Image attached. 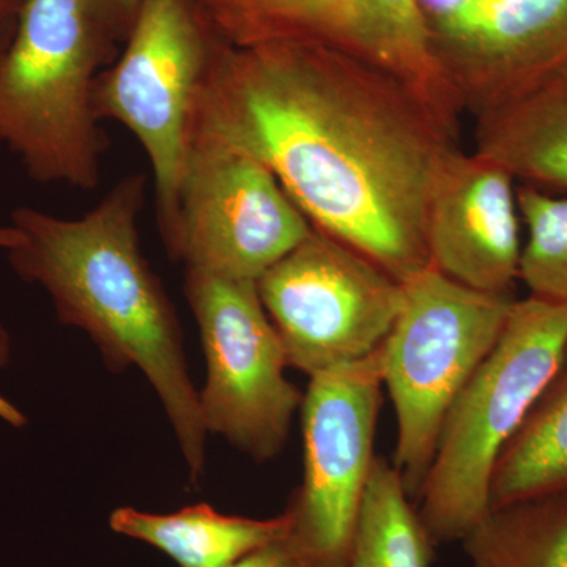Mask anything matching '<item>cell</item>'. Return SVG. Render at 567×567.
Listing matches in <instances>:
<instances>
[{
	"label": "cell",
	"mask_w": 567,
	"mask_h": 567,
	"mask_svg": "<svg viewBox=\"0 0 567 567\" xmlns=\"http://www.w3.org/2000/svg\"><path fill=\"white\" fill-rule=\"evenodd\" d=\"M216 40L233 47L316 44L385 71L454 134L465 114L436 62L420 0H192Z\"/></svg>",
	"instance_id": "52a82bcc"
},
{
	"label": "cell",
	"mask_w": 567,
	"mask_h": 567,
	"mask_svg": "<svg viewBox=\"0 0 567 567\" xmlns=\"http://www.w3.org/2000/svg\"><path fill=\"white\" fill-rule=\"evenodd\" d=\"M125 39L107 0H25L0 61V145L33 181L102 182L110 140L93 91Z\"/></svg>",
	"instance_id": "3957f363"
},
{
	"label": "cell",
	"mask_w": 567,
	"mask_h": 567,
	"mask_svg": "<svg viewBox=\"0 0 567 567\" xmlns=\"http://www.w3.org/2000/svg\"><path fill=\"white\" fill-rule=\"evenodd\" d=\"M257 290L290 368L309 377L377 352L402 300V281L316 227L260 276Z\"/></svg>",
	"instance_id": "9c48e42d"
},
{
	"label": "cell",
	"mask_w": 567,
	"mask_h": 567,
	"mask_svg": "<svg viewBox=\"0 0 567 567\" xmlns=\"http://www.w3.org/2000/svg\"><path fill=\"white\" fill-rule=\"evenodd\" d=\"M25 0H0V61L9 50Z\"/></svg>",
	"instance_id": "44dd1931"
},
{
	"label": "cell",
	"mask_w": 567,
	"mask_h": 567,
	"mask_svg": "<svg viewBox=\"0 0 567 567\" xmlns=\"http://www.w3.org/2000/svg\"><path fill=\"white\" fill-rule=\"evenodd\" d=\"M402 477L377 456L342 567H431L435 544Z\"/></svg>",
	"instance_id": "e0dca14e"
},
{
	"label": "cell",
	"mask_w": 567,
	"mask_h": 567,
	"mask_svg": "<svg viewBox=\"0 0 567 567\" xmlns=\"http://www.w3.org/2000/svg\"><path fill=\"white\" fill-rule=\"evenodd\" d=\"M259 159L312 227L406 281L458 136L385 71L316 44L216 40L193 134Z\"/></svg>",
	"instance_id": "6da1fadb"
},
{
	"label": "cell",
	"mask_w": 567,
	"mask_h": 567,
	"mask_svg": "<svg viewBox=\"0 0 567 567\" xmlns=\"http://www.w3.org/2000/svg\"><path fill=\"white\" fill-rule=\"evenodd\" d=\"M540 498L567 499V344L550 382L499 454L491 511Z\"/></svg>",
	"instance_id": "2e32d148"
},
{
	"label": "cell",
	"mask_w": 567,
	"mask_h": 567,
	"mask_svg": "<svg viewBox=\"0 0 567 567\" xmlns=\"http://www.w3.org/2000/svg\"><path fill=\"white\" fill-rule=\"evenodd\" d=\"M21 234L14 226H0V249L10 251L14 246L20 245Z\"/></svg>",
	"instance_id": "cb8c5ba5"
},
{
	"label": "cell",
	"mask_w": 567,
	"mask_h": 567,
	"mask_svg": "<svg viewBox=\"0 0 567 567\" xmlns=\"http://www.w3.org/2000/svg\"><path fill=\"white\" fill-rule=\"evenodd\" d=\"M473 121V152L517 185L567 192V63Z\"/></svg>",
	"instance_id": "5bb4252c"
},
{
	"label": "cell",
	"mask_w": 567,
	"mask_h": 567,
	"mask_svg": "<svg viewBox=\"0 0 567 567\" xmlns=\"http://www.w3.org/2000/svg\"><path fill=\"white\" fill-rule=\"evenodd\" d=\"M112 532L158 548L181 567H227L289 536L292 516L248 518L226 516L207 503L173 514L118 507L111 514Z\"/></svg>",
	"instance_id": "9a60e30c"
},
{
	"label": "cell",
	"mask_w": 567,
	"mask_h": 567,
	"mask_svg": "<svg viewBox=\"0 0 567 567\" xmlns=\"http://www.w3.org/2000/svg\"><path fill=\"white\" fill-rule=\"evenodd\" d=\"M461 543L472 567H567V499L492 509Z\"/></svg>",
	"instance_id": "ac0fdd59"
},
{
	"label": "cell",
	"mask_w": 567,
	"mask_h": 567,
	"mask_svg": "<svg viewBox=\"0 0 567 567\" xmlns=\"http://www.w3.org/2000/svg\"><path fill=\"white\" fill-rule=\"evenodd\" d=\"M517 182L462 148L447 158L425 213L429 264L470 289L514 295L520 276Z\"/></svg>",
	"instance_id": "4fadbf2b"
},
{
	"label": "cell",
	"mask_w": 567,
	"mask_h": 567,
	"mask_svg": "<svg viewBox=\"0 0 567 567\" xmlns=\"http://www.w3.org/2000/svg\"><path fill=\"white\" fill-rule=\"evenodd\" d=\"M567 344V301H514L498 341L447 410L417 496L435 546L462 540L491 513L499 454L557 371Z\"/></svg>",
	"instance_id": "277c9868"
},
{
	"label": "cell",
	"mask_w": 567,
	"mask_h": 567,
	"mask_svg": "<svg viewBox=\"0 0 567 567\" xmlns=\"http://www.w3.org/2000/svg\"><path fill=\"white\" fill-rule=\"evenodd\" d=\"M301 402L303 483L287 511L301 567H342L374 464L383 402L380 349L357 363L309 377Z\"/></svg>",
	"instance_id": "8fae6325"
},
{
	"label": "cell",
	"mask_w": 567,
	"mask_h": 567,
	"mask_svg": "<svg viewBox=\"0 0 567 567\" xmlns=\"http://www.w3.org/2000/svg\"><path fill=\"white\" fill-rule=\"evenodd\" d=\"M185 295L207 358L199 393L205 429L260 464L271 461L305 394L287 380L286 349L257 282L186 270Z\"/></svg>",
	"instance_id": "ba28073f"
},
{
	"label": "cell",
	"mask_w": 567,
	"mask_h": 567,
	"mask_svg": "<svg viewBox=\"0 0 567 567\" xmlns=\"http://www.w3.org/2000/svg\"><path fill=\"white\" fill-rule=\"evenodd\" d=\"M11 354V339L6 324L0 322V369L9 364ZM0 417L14 427H22L25 424V416L7 399L0 395Z\"/></svg>",
	"instance_id": "7402d4cb"
},
{
	"label": "cell",
	"mask_w": 567,
	"mask_h": 567,
	"mask_svg": "<svg viewBox=\"0 0 567 567\" xmlns=\"http://www.w3.org/2000/svg\"><path fill=\"white\" fill-rule=\"evenodd\" d=\"M427 22L436 62L472 117L567 63V0H458Z\"/></svg>",
	"instance_id": "7c38bea8"
},
{
	"label": "cell",
	"mask_w": 567,
	"mask_h": 567,
	"mask_svg": "<svg viewBox=\"0 0 567 567\" xmlns=\"http://www.w3.org/2000/svg\"><path fill=\"white\" fill-rule=\"evenodd\" d=\"M227 567H301L300 559L289 543V536L252 551L248 557L238 559Z\"/></svg>",
	"instance_id": "ffe728a7"
},
{
	"label": "cell",
	"mask_w": 567,
	"mask_h": 567,
	"mask_svg": "<svg viewBox=\"0 0 567 567\" xmlns=\"http://www.w3.org/2000/svg\"><path fill=\"white\" fill-rule=\"evenodd\" d=\"M514 301V295L470 289L431 265L402 282L401 306L380 354L398 420L393 465L413 502L447 410L494 349Z\"/></svg>",
	"instance_id": "5b68a950"
},
{
	"label": "cell",
	"mask_w": 567,
	"mask_h": 567,
	"mask_svg": "<svg viewBox=\"0 0 567 567\" xmlns=\"http://www.w3.org/2000/svg\"><path fill=\"white\" fill-rule=\"evenodd\" d=\"M145 186V175H126L81 218L17 208L11 226L21 241L7 254L14 274L47 290L59 322L92 339L110 371L140 369L166 410L189 481L199 483L208 432L177 312L142 254Z\"/></svg>",
	"instance_id": "7a4b0ae2"
},
{
	"label": "cell",
	"mask_w": 567,
	"mask_h": 567,
	"mask_svg": "<svg viewBox=\"0 0 567 567\" xmlns=\"http://www.w3.org/2000/svg\"><path fill=\"white\" fill-rule=\"evenodd\" d=\"M122 54L100 74L93 110L140 141L152 166L163 244L177 224L194 107L215 37L192 0H142Z\"/></svg>",
	"instance_id": "8992f818"
},
{
	"label": "cell",
	"mask_w": 567,
	"mask_h": 567,
	"mask_svg": "<svg viewBox=\"0 0 567 567\" xmlns=\"http://www.w3.org/2000/svg\"><path fill=\"white\" fill-rule=\"evenodd\" d=\"M141 2L142 0H107L126 37H128L130 31H132L133 22L136 20Z\"/></svg>",
	"instance_id": "603a6c76"
},
{
	"label": "cell",
	"mask_w": 567,
	"mask_h": 567,
	"mask_svg": "<svg viewBox=\"0 0 567 567\" xmlns=\"http://www.w3.org/2000/svg\"><path fill=\"white\" fill-rule=\"evenodd\" d=\"M517 205L527 227L518 281L533 297L567 301V196L517 185Z\"/></svg>",
	"instance_id": "d6986e66"
},
{
	"label": "cell",
	"mask_w": 567,
	"mask_h": 567,
	"mask_svg": "<svg viewBox=\"0 0 567 567\" xmlns=\"http://www.w3.org/2000/svg\"><path fill=\"white\" fill-rule=\"evenodd\" d=\"M312 226L259 159L210 137H192L178 218L164 244L186 270L257 282Z\"/></svg>",
	"instance_id": "30bf717a"
}]
</instances>
